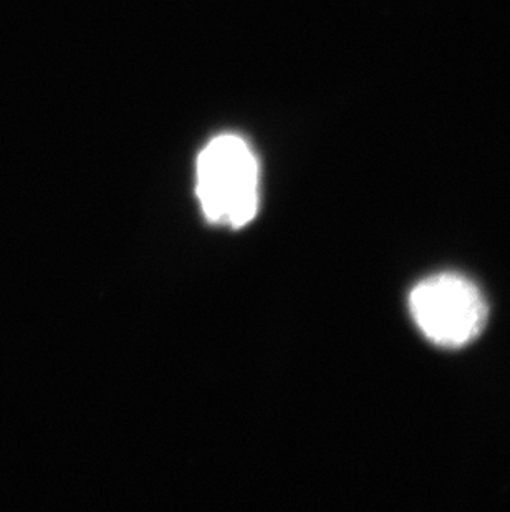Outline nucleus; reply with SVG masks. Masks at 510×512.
Returning a JSON list of instances; mask_svg holds the SVG:
<instances>
[{"label":"nucleus","mask_w":510,"mask_h":512,"mask_svg":"<svg viewBox=\"0 0 510 512\" xmlns=\"http://www.w3.org/2000/svg\"><path fill=\"white\" fill-rule=\"evenodd\" d=\"M198 196L212 223L242 228L259 206V166L246 141L217 136L198 160Z\"/></svg>","instance_id":"1"},{"label":"nucleus","mask_w":510,"mask_h":512,"mask_svg":"<svg viewBox=\"0 0 510 512\" xmlns=\"http://www.w3.org/2000/svg\"><path fill=\"white\" fill-rule=\"evenodd\" d=\"M408 302L418 329L439 347H464L486 327L484 295L474 282L453 272L419 282Z\"/></svg>","instance_id":"2"}]
</instances>
